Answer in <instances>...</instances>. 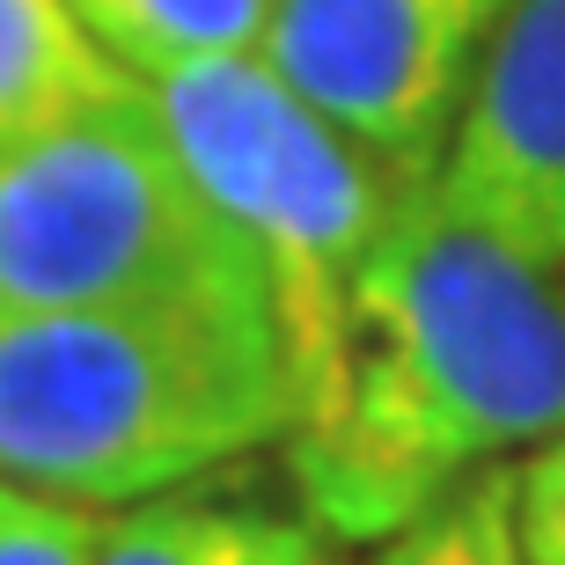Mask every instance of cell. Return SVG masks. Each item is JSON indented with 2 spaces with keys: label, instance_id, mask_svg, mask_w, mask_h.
I'll return each mask as SVG.
<instances>
[{
  "label": "cell",
  "instance_id": "obj_2",
  "mask_svg": "<svg viewBox=\"0 0 565 565\" xmlns=\"http://www.w3.org/2000/svg\"><path fill=\"white\" fill-rule=\"evenodd\" d=\"M301 419L273 301L184 294L0 316V478L74 507H132L221 478Z\"/></svg>",
  "mask_w": 565,
  "mask_h": 565
},
{
  "label": "cell",
  "instance_id": "obj_9",
  "mask_svg": "<svg viewBox=\"0 0 565 565\" xmlns=\"http://www.w3.org/2000/svg\"><path fill=\"white\" fill-rule=\"evenodd\" d=\"M66 8L126 74L199 52H257L273 15V0H66Z\"/></svg>",
  "mask_w": 565,
  "mask_h": 565
},
{
  "label": "cell",
  "instance_id": "obj_4",
  "mask_svg": "<svg viewBox=\"0 0 565 565\" xmlns=\"http://www.w3.org/2000/svg\"><path fill=\"white\" fill-rule=\"evenodd\" d=\"M184 294L273 301V279L169 154L140 88L0 132V316Z\"/></svg>",
  "mask_w": 565,
  "mask_h": 565
},
{
  "label": "cell",
  "instance_id": "obj_6",
  "mask_svg": "<svg viewBox=\"0 0 565 565\" xmlns=\"http://www.w3.org/2000/svg\"><path fill=\"white\" fill-rule=\"evenodd\" d=\"M440 199L565 273V0H514L440 162Z\"/></svg>",
  "mask_w": 565,
  "mask_h": 565
},
{
  "label": "cell",
  "instance_id": "obj_12",
  "mask_svg": "<svg viewBox=\"0 0 565 565\" xmlns=\"http://www.w3.org/2000/svg\"><path fill=\"white\" fill-rule=\"evenodd\" d=\"M514 536L529 565H565V434L514 470Z\"/></svg>",
  "mask_w": 565,
  "mask_h": 565
},
{
  "label": "cell",
  "instance_id": "obj_11",
  "mask_svg": "<svg viewBox=\"0 0 565 565\" xmlns=\"http://www.w3.org/2000/svg\"><path fill=\"white\" fill-rule=\"evenodd\" d=\"M104 514L0 478V565H88Z\"/></svg>",
  "mask_w": 565,
  "mask_h": 565
},
{
  "label": "cell",
  "instance_id": "obj_3",
  "mask_svg": "<svg viewBox=\"0 0 565 565\" xmlns=\"http://www.w3.org/2000/svg\"><path fill=\"white\" fill-rule=\"evenodd\" d=\"M147 118L169 154L206 191V206L257 250L287 323L301 397L331 367L345 301L397 213L426 184L382 169L367 147L309 110L257 52H199V60L132 66Z\"/></svg>",
  "mask_w": 565,
  "mask_h": 565
},
{
  "label": "cell",
  "instance_id": "obj_7",
  "mask_svg": "<svg viewBox=\"0 0 565 565\" xmlns=\"http://www.w3.org/2000/svg\"><path fill=\"white\" fill-rule=\"evenodd\" d=\"M88 565H338V544L301 507L191 478L177 492L110 507Z\"/></svg>",
  "mask_w": 565,
  "mask_h": 565
},
{
  "label": "cell",
  "instance_id": "obj_1",
  "mask_svg": "<svg viewBox=\"0 0 565 565\" xmlns=\"http://www.w3.org/2000/svg\"><path fill=\"white\" fill-rule=\"evenodd\" d=\"M565 434V279L440 184L367 257L331 367L301 397L287 492L331 544H382L462 478Z\"/></svg>",
  "mask_w": 565,
  "mask_h": 565
},
{
  "label": "cell",
  "instance_id": "obj_10",
  "mask_svg": "<svg viewBox=\"0 0 565 565\" xmlns=\"http://www.w3.org/2000/svg\"><path fill=\"white\" fill-rule=\"evenodd\" d=\"M367 565H529L522 536H514V470L492 462L478 478H462L419 522L382 536Z\"/></svg>",
  "mask_w": 565,
  "mask_h": 565
},
{
  "label": "cell",
  "instance_id": "obj_5",
  "mask_svg": "<svg viewBox=\"0 0 565 565\" xmlns=\"http://www.w3.org/2000/svg\"><path fill=\"white\" fill-rule=\"evenodd\" d=\"M514 0H273L257 60L353 147L434 184Z\"/></svg>",
  "mask_w": 565,
  "mask_h": 565
},
{
  "label": "cell",
  "instance_id": "obj_8",
  "mask_svg": "<svg viewBox=\"0 0 565 565\" xmlns=\"http://www.w3.org/2000/svg\"><path fill=\"white\" fill-rule=\"evenodd\" d=\"M132 74L82 30L66 0H0V132L126 96Z\"/></svg>",
  "mask_w": 565,
  "mask_h": 565
}]
</instances>
